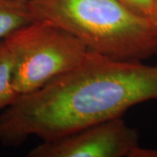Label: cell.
<instances>
[{
  "label": "cell",
  "mask_w": 157,
  "mask_h": 157,
  "mask_svg": "<svg viewBox=\"0 0 157 157\" xmlns=\"http://www.w3.org/2000/svg\"><path fill=\"white\" fill-rule=\"evenodd\" d=\"M150 101H157V67L88 51L72 70L4 109L0 143L15 147L32 136L56 140Z\"/></svg>",
  "instance_id": "1"
},
{
  "label": "cell",
  "mask_w": 157,
  "mask_h": 157,
  "mask_svg": "<svg viewBox=\"0 0 157 157\" xmlns=\"http://www.w3.org/2000/svg\"><path fill=\"white\" fill-rule=\"evenodd\" d=\"M35 20L67 30L89 51L120 60L157 56V26L119 0H30Z\"/></svg>",
  "instance_id": "2"
},
{
  "label": "cell",
  "mask_w": 157,
  "mask_h": 157,
  "mask_svg": "<svg viewBox=\"0 0 157 157\" xmlns=\"http://www.w3.org/2000/svg\"><path fill=\"white\" fill-rule=\"evenodd\" d=\"M12 58V84L18 95L33 93L72 70L87 53L67 30L35 20L4 39Z\"/></svg>",
  "instance_id": "3"
},
{
  "label": "cell",
  "mask_w": 157,
  "mask_h": 157,
  "mask_svg": "<svg viewBox=\"0 0 157 157\" xmlns=\"http://www.w3.org/2000/svg\"><path fill=\"white\" fill-rule=\"evenodd\" d=\"M29 157H157L140 145L139 132L122 117L111 119L56 140L42 141Z\"/></svg>",
  "instance_id": "4"
},
{
  "label": "cell",
  "mask_w": 157,
  "mask_h": 157,
  "mask_svg": "<svg viewBox=\"0 0 157 157\" xmlns=\"http://www.w3.org/2000/svg\"><path fill=\"white\" fill-rule=\"evenodd\" d=\"M33 21L29 1L0 0V41Z\"/></svg>",
  "instance_id": "5"
},
{
  "label": "cell",
  "mask_w": 157,
  "mask_h": 157,
  "mask_svg": "<svg viewBox=\"0 0 157 157\" xmlns=\"http://www.w3.org/2000/svg\"><path fill=\"white\" fill-rule=\"evenodd\" d=\"M12 58L4 39L0 41V110H4L18 97L12 84Z\"/></svg>",
  "instance_id": "6"
},
{
  "label": "cell",
  "mask_w": 157,
  "mask_h": 157,
  "mask_svg": "<svg viewBox=\"0 0 157 157\" xmlns=\"http://www.w3.org/2000/svg\"><path fill=\"white\" fill-rule=\"evenodd\" d=\"M122 5L140 17L150 20L155 25V10L154 0H119Z\"/></svg>",
  "instance_id": "7"
},
{
  "label": "cell",
  "mask_w": 157,
  "mask_h": 157,
  "mask_svg": "<svg viewBox=\"0 0 157 157\" xmlns=\"http://www.w3.org/2000/svg\"><path fill=\"white\" fill-rule=\"evenodd\" d=\"M155 3V24L157 26V0H154Z\"/></svg>",
  "instance_id": "8"
},
{
  "label": "cell",
  "mask_w": 157,
  "mask_h": 157,
  "mask_svg": "<svg viewBox=\"0 0 157 157\" xmlns=\"http://www.w3.org/2000/svg\"><path fill=\"white\" fill-rule=\"evenodd\" d=\"M27 1H30V0H27Z\"/></svg>",
  "instance_id": "9"
}]
</instances>
